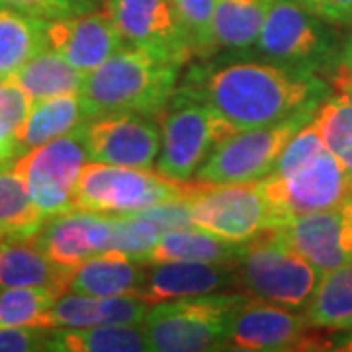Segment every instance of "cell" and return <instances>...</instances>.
Returning <instances> with one entry per match:
<instances>
[{
	"label": "cell",
	"mask_w": 352,
	"mask_h": 352,
	"mask_svg": "<svg viewBox=\"0 0 352 352\" xmlns=\"http://www.w3.org/2000/svg\"><path fill=\"white\" fill-rule=\"evenodd\" d=\"M321 85L311 76L278 65L241 61L214 71L204 98L235 131L272 126L305 106L317 104Z\"/></svg>",
	"instance_id": "cell-1"
},
{
	"label": "cell",
	"mask_w": 352,
	"mask_h": 352,
	"mask_svg": "<svg viewBox=\"0 0 352 352\" xmlns=\"http://www.w3.org/2000/svg\"><path fill=\"white\" fill-rule=\"evenodd\" d=\"M180 61L145 47H122L85 75L80 98L88 118L110 113L163 112L170 100Z\"/></svg>",
	"instance_id": "cell-2"
},
{
	"label": "cell",
	"mask_w": 352,
	"mask_h": 352,
	"mask_svg": "<svg viewBox=\"0 0 352 352\" xmlns=\"http://www.w3.org/2000/svg\"><path fill=\"white\" fill-rule=\"evenodd\" d=\"M237 288L251 298L284 307H303L321 272L296 251L278 227H268L241 243L235 258Z\"/></svg>",
	"instance_id": "cell-3"
},
{
	"label": "cell",
	"mask_w": 352,
	"mask_h": 352,
	"mask_svg": "<svg viewBox=\"0 0 352 352\" xmlns=\"http://www.w3.org/2000/svg\"><path fill=\"white\" fill-rule=\"evenodd\" d=\"M201 180H173L151 168L87 161L75 188V208L100 214H133L161 201L192 200Z\"/></svg>",
	"instance_id": "cell-4"
},
{
	"label": "cell",
	"mask_w": 352,
	"mask_h": 352,
	"mask_svg": "<svg viewBox=\"0 0 352 352\" xmlns=\"http://www.w3.org/2000/svg\"><path fill=\"white\" fill-rule=\"evenodd\" d=\"M245 292H217L200 298L155 303L143 331L155 352H200L226 346L229 323Z\"/></svg>",
	"instance_id": "cell-5"
},
{
	"label": "cell",
	"mask_w": 352,
	"mask_h": 352,
	"mask_svg": "<svg viewBox=\"0 0 352 352\" xmlns=\"http://www.w3.org/2000/svg\"><path fill=\"white\" fill-rule=\"evenodd\" d=\"M317 104L305 106L272 126L235 131L223 139L198 170V178L215 184L261 180L276 164L288 141L314 120Z\"/></svg>",
	"instance_id": "cell-6"
},
{
	"label": "cell",
	"mask_w": 352,
	"mask_h": 352,
	"mask_svg": "<svg viewBox=\"0 0 352 352\" xmlns=\"http://www.w3.org/2000/svg\"><path fill=\"white\" fill-rule=\"evenodd\" d=\"M82 126L28 149L12 163V170L22 178L30 198L45 217L76 210V180L88 161Z\"/></svg>",
	"instance_id": "cell-7"
},
{
	"label": "cell",
	"mask_w": 352,
	"mask_h": 352,
	"mask_svg": "<svg viewBox=\"0 0 352 352\" xmlns=\"http://www.w3.org/2000/svg\"><path fill=\"white\" fill-rule=\"evenodd\" d=\"M235 129L198 98H186L161 116V153L157 173L173 180H190L215 147Z\"/></svg>",
	"instance_id": "cell-8"
},
{
	"label": "cell",
	"mask_w": 352,
	"mask_h": 352,
	"mask_svg": "<svg viewBox=\"0 0 352 352\" xmlns=\"http://www.w3.org/2000/svg\"><path fill=\"white\" fill-rule=\"evenodd\" d=\"M192 223L229 243H245L268 227H278L272 204L263 180L215 184L201 180L198 194L190 200Z\"/></svg>",
	"instance_id": "cell-9"
},
{
	"label": "cell",
	"mask_w": 352,
	"mask_h": 352,
	"mask_svg": "<svg viewBox=\"0 0 352 352\" xmlns=\"http://www.w3.org/2000/svg\"><path fill=\"white\" fill-rule=\"evenodd\" d=\"M261 180L278 226L298 215L339 208L352 196V176L327 145L288 175H266Z\"/></svg>",
	"instance_id": "cell-10"
},
{
	"label": "cell",
	"mask_w": 352,
	"mask_h": 352,
	"mask_svg": "<svg viewBox=\"0 0 352 352\" xmlns=\"http://www.w3.org/2000/svg\"><path fill=\"white\" fill-rule=\"evenodd\" d=\"M315 327L303 314L245 296L233 311L223 349L249 352L311 351Z\"/></svg>",
	"instance_id": "cell-11"
},
{
	"label": "cell",
	"mask_w": 352,
	"mask_h": 352,
	"mask_svg": "<svg viewBox=\"0 0 352 352\" xmlns=\"http://www.w3.org/2000/svg\"><path fill=\"white\" fill-rule=\"evenodd\" d=\"M88 161L153 168L161 153V129L143 113H110L82 126Z\"/></svg>",
	"instance_id": "cell-12"
},
{
	"label": "cell",
	"mask_w": 352,
	"mask_h": 352,
	"mask_svg": "<svg viewBox=\"0 0 352 352\" xmlns=\"http://www.w3.org/2000/svg\"><path fill=\"white\" fill-rule=\"evenodd\" d=\"M104 14L131 45L163 53L180 63L192 53L170 0H106Z\"/></svg>",
	"instance_id": "cell-13"
},
{
	"label": "cell",
	"mask_w": 352,
	"mask_h": 352,
	"mask_svg": "<svg viewBox=\"0 0 352 352\" xmlns=\"http://www.w3.org/2000/svg\"><path fill=\"white\" fill-rule=\"evenodd\" d=\"M34 241L57 266L73 270L87 258L112 251V214L73 210L47 217Z\"/></svg>",
	"instance_id": "cell-14"
},
{
	"label": "cell",
	"mask_w": 352,
	"mask_h": 352,
	"mask_svg": "<svg viewBox=\"0 0 352 352\" xmlns=\"http://www.w3.org/2000/svg\"><path fill=\"white\" fill-rule=\"evenodd\" d=\"M261 53L286 61H309L327 50L317 16L302 0H272L256 39Z\"/></svg>",
	"instance_id": "cell-15"
},
{
	"label": "cell",
	"mask_w": 352,
	"mask_h": 352,
	"mask_svg": "<svg viewBox=\"0 0 352 352\" xmlns=\"http://www.w3.org/2000/svg\"><path fill=\"white\" fill-rule=\"evenodd\" d=\"M47 43L50 50L61 53L76 71L88 75L122 50L124 38L106 14L85 12L50 20Z\"/></svg>",
	"instance_id": "cell-16"
},
{
	"label": "cell",
	"mask_w": 352,
	"mask_h": 352,
	"mask_svg": "<svg viewBox=\"0 0 352 352\" xmlns=\"http://www.w3.org/2000/svg\"><path fill=\"white\" fill-rule=\"evenodd\" d=\"M237 288L235 261L229 263H155L147 266L141 300L163 303L184 298H200Z\"/></svg>",
	"instance_id": "cell-17"
},
{
	"label": "cell",
	"mask_w": 352,
	"mask_h": 352,
	"mask_svg": "<svg viewBox=\"0 0 352 352\" xmlns=\"http://www.w3.org/2000/svg\"><path fill=\"white\" fill-rule=\"evenodd\" d=\"M278 229L289 245L321 274L351 261V254L344 249V223L340 206L292 217L289 221L278 226Z\"/></svg>",
	"instance_id": "cell-18"
},
{
	"label": "cell",
	"mask_w": 352,
	"mask_h": 352,
	"mask_svg": "<svg viewBox=\"0 0 352 352\" xmlns=\"http://www.w3.org/2000/svg\"><path fill=\"white\" fill-rule=\"evenodd\" d=\"M151 303L141 298H96L76 292L61 294L50 309L51 329H87L96 325H143Z\"/></svg>",
	"instance_id": "cell-19"
},
{
	"label": "cell",
	"mask_w": 352,
	"mask_h": 352,
	"mask_svg": "<svg viewBox=\"0 0 352 352\" xmlns=\"http://www.w3.org/2000/svg\"><path fill=\"white\" fill-rule=\"evenodd\" d=\"M147 266L118 251L94 254L69 272L67 292L96 298H141Z\"/></svg>",
	"instance_id": "cell-20"
},
{
	"label": "cell",
	"mask_w": 352,
	"mask_h": 352,
	"mask_svg": "<svg viewBox=\"0 0 352 352\" xmlns=\"http://www.w3.org/2000/svg\"><path fill=\"white\" fill-rule=\"evenodd\" d=\"M69 272L53 263L34 237L0 243V289L53 286L67 292Z\"/></svg>",
	"instance_id": "cell-21"
},
{
	"label": "cell",
	"mask_w": 352,
	"mask_h": 352,
	"mask_svg": "<svg viewBox=\"0 0 352 352\" xmlns=\"http://www.w3.org/2000/svg\"><path fill=\"white\" fill-rule=\"evenodd\" d=\"M88 120L90 118L80 94H63L34 102L22 126L16 129V139L22 151H28L51 139L75 131L76 127L87 124Z\"/></svg>",
	"instance_id": "cell-22"
},
{
	"label": "cell",
	"mask_w": 352,
	"mask_h": 352,
	"mask_svg": "<svg viewBox=\"0 0 352 352\" xmlns=\"http://www.w3.org/2000/svg\"><path fill=\"white\" fill-rule=\"evenodd\" d=\"M241 245L215 237L200 227H182L164 231L153 247L145 264L155 263H229L239 254Z\"/></svg>",
	"instance_id": "cell-23"
},
{
	"label": "cell",
	"mask_w": 352,
	"mask_h": 352,
	"mask_svg": "<svg viewBox=\"0 0 352 352\" xmlns=\"http://www.w3.org/2000/svg\"><path fill=\"white\" fill-rule=\"evenodd\" d=\"M8 78L22 88L32 102L78 94L85 82V75L76 71L61 53L50 47L32 57Z\"/></svg>",
	"instance_id": "cell-24"
},
{
	"label": "cell",
	"mask_w": 352,
	"mask_h": 352,
	"mask_svg": "<svg viewBox=\"0 0 352 352\" xmlns=\"http://www.w3.org/2000/svg\"><path fill=\"white\" fill-rule=\"evenodd\" d=\"M47 24L50 20L0 6V76H12L32 57L50 47Z\"/></svg>",
	"instance_id": "cell-25"
},
{
	"label": "cell",
	"mask_w": 352,
	"mask_h": 352,
	"mask_svg": "<svg viewBox=\"0 0 352 352\" xmlns=\"http://www.w3.org/2000/svg\"><path fill=\"white\" fill-rule=\"evenodd\" d=\"M303 307V315L314 327L349 331L352 327V258L321 274L317 288Z\"/></svg>",
	"instance_id": "cell-26"
},
{
	"label": "cell",
	"mask_w": 352,
	"mask_h": 352,
	"mask_svg": "<svg viewBox=\"0 0 352 352\" xmlns=\"http://www.w3.org/2000/svg\"><path fill=\"white\" fill-rule=\"evenodd\" d=\"M47 351L59 352H145L149 340L143 325H96L55 329Z\"/></svg>",
	"instance_id": "cell-27"
},
{
	"label": "cell",
	"mask_w": 352,
	"mask_h": 352,
	"mask_svg": "<svg viewBox=\"0 0 352 352\" xmlns=\"http://www.w3.org/2000/svg\"><path fill=\"white\" fill-rule=\"evenodd\" d=\"M272 0H215L212 39L214 47L247 50L256 45Z\"/></svg>",
	"instance_id": "cell-28"
},
{
	"label": "cell",
	"mask_w": 352,
	"mask_h": 352,
	"mask_svg": "<svg viewBox=\"0 0 352 352\" xmlns=\"http://www.w3.org/2000/svg\"><path fill=\"white\" fill-rule=\"evenodd\" d=\"M45 215L38 210L25 190L22 178L12 168L0 170V243L30 239L45 223Z\"/></svg>",
	"instance_id": "cell-29"
},
{
	"label": "cell",
	"mask_w": 352,
	"mask_h": 352,
	"mask_svg": "<svg viewBox=\"0 0 352 352\" xmlns=\"http://www.w3.org/2000/svg\"><path fill=\"white\" fill-rule=\"evenodd\" d=\"M65 294L53 286L0 289V327H50V309Z\"/></svg>",
	"instance_id": "cell-30"
},
{
	"label": "cell",
	"mask_w": 352,
	"mask_h": 352,
	"mask_svg": "<svg viewBox=\"0 0 352 352\" xmlns=\"http://www.w3.org/2000/svg\"><path fill=\"white\" fill-rule=\"evenodd\" d=\"M314 126L321 133L331 151L352 176V106L344 102L327 100L314 113Z\"/></svg>",
	"instance_id": "cell-31"
},
{
	"label": "cell",
	"mask_w": 352,
	"mask_h": 352,
	"mask_svg": "<svg viewBox=\"0 0 352 352\" xmlns=\"http://www.w3.org/2000/svg\"><path fill=\"white\" fill-rule=\"evenodd\" d=\"M113 245L112 251L124 252L133 261L145 263L163 231L153 221L133 214H112Z\"/></svg>",
	"instance_id": "cell-32"
},
{
	"label": "cell",
	"mask_w": 352,
	"mask_h": 352,
	"mask_svg": "<svg viewBox=\"0 0 352 352\" xmlns=\"http://www.w3.org/2000/svg\"><path fill=\"white\" fill-rule=\"evenodd\" d=\"M176 18L190 51L214 50L212 20H214L215 0H170Z\"/></svg>",
	"instance_id": "cell-33"
},
{
	"label": "cell",
	"mask_w": 352,
	"mask_h": 352,
	"mask_svg": "<svg viewBox=\"0 0 352 352\" xmlns=\"http://www.w3.org/2000/svg\"><path fill=\"white\" fill-rule=\"evenodd\" d=\"M98 0H0L2 8L38 16L43 20H59L92 12Z\"/></svg>",
	"instance_id": "cell-34"
},
{
	"label": "cell",
	"mask_w": 352,
	"mask_h": 352,
	"mask_svg": "<svg viewBox=\"0 0 352 352\" xmlns=\"http://www.w3.org/2000/svg\"><path fill=\"white\" fill-rule=\"evenodd\" d=\"M133 215L145 217L153 221L161 231H170V229H182V227H192V204L188 198H176V200L161 201L157 206L145 208L141 212H133Z\"/></svg>",
	"instance_id": "cell-35"
},
{
	"label": "cell",
	"mask_w": 352,
	"mask_h": 352,
	"mask_svg": "<svg viewBox=\"0 0 352 352\" xmlns=\"http://www.w3.org/2000/svg\"><path fill=\"white\" fill-rule=\"evenodd\" d=\"M55 329L0 327V352L47 351Z\"/></svg>",
	"instance_id": "cell-36"
},
{
	"label": "cell",
	"mask_w": 352,
	"mask_h": 352,
	"mask_svg": "<svg viewBox=\"0 0 352 352\" xmlns=\"http://www.w3.org/2000/svg\"><path fill=\"white\" fill-rule=\"evenodd\" d=\"M32 104L34 102L30 100V96L10 78L0 85V122L14 133L22 126Z\"/></svg>",
	"instance_id": "cell-37"
},
{
	"label": "cell",
	"mask_w": 352,
	"mask_h": 352,
	"mask_svg": "<svg viewBox=\"0 0 352 352\" xmlns=\"http://www.w3.org/2000/svg\"><path fill=\"white\" fill-rule=\"evenodd\" d=\"M302 2L309 8V12H314L321 20L335 24L351 22L352 0H302Z\"/></svg>",
	"instance_id": "cell-38"
},
{
	"label": "cell",
	"mask_w": 352,
	"mask_h": 352,
	"mask_svg": "<svg viewBox=\"0 0 352 352\" xmlns=\"http://www.w3.org/2000/svg\"><path fill=\"white\" fill-rule=\"evenodd\" d=\"M331 88L337 100L352 106V55L335 69L331 78Z\"/></svg>",
	"instance_id": "cell-39"
},
{
	"label": "cell",
	"mask_w": 352,
	"mask_h": 352,
	"mask_svg": "<svg viewBox=\"0 0 352 352\" xmlns=\"http://www.w3.org/2000/svg\"><path fill=\"white\" fill-rule=\"evenodd\" d=\"M22 153L24 151H22V147H20V143L16 139V133L0 122V161L6 164H12Z\"/></svg>",
	"instance_id": "cell-40"
},
{
	"label": "cell",
	"mask_w": 352,
	"mask_h": 352,
	"mask_svg": "<svg viewBox=\"0 0 352 352\" xmlns=\"http://www.w3.org/2000/svg\"><path fill=\"white\" fill-rule=\"evenodd\" d=\"M342 210V223H344V249L352 258V196L344 204H340Z\"/></svg>",
	"instance_id": "cell-41"
},
{
	"label": "cell",
	"mask_w": 352,
	"mask_h": 352,
	"mask_svg": "<svg viewBox=\"0 0 352 352\" xmlns=\"http://www.w3.org/2000/svg\"><path fill=\"white\" fill-rule=\"evenodd\" d=\"M339 346H335V351H346V352H352V335L351 337H346V339H342L337 342Z\"/></svg>",
	"instance_id": "cell-42"
},
{
	"label": "cell",
	"mask_w": 352,
	"mask_h": 352,
	"mask_svg": "<svg viewBox=\"0 0 352 352\" xmlns=\"http://www.w3.org/2000/svg\"><path fill=\"white\" fill-rule=\"evenodd\" d=\"M8 166H10V164H6V163H2V161H0V170H2V168H8Z\"/></svg>",
	"instance_id": "cell-43"
},
{
	"label": "cell",
	"mask_w": 352,
	"mask_h": 352,
	"mask_svg": "<svg viewBox=\"0 0 352 352\" xmlns=\"http://www.w3.org/2000/svg\"><path fill=\"white\" fill-rule=\"evenodd\" d=\"M4 80H6V78H4V76H0V85H2V82H4Z\"/></svg>",
	"instance_id": "cell-44"
},
{
	"label": "cell",
	"mask_w": 352,
	"mask_h": 352,
	"mask_svg": "<svg viewBox=\"0 0 352 352\" xmlns=\"http://www.w3.org/2000/svg\"><path fill=\"white\" fill-rule=\"evenodd\" d=\"M351 24H352V16H351Z\"/></svg>",
	"instance_id": "cell-45"
},
{
	"label": "cell",
	"mask_w": 352,
	"mask_h": 352,
	"mask_svg": "<svg viewBox=\"0 0 352 352\" xmlns=\"http://www.w3.org/2000/svg\"><path fill=\"white\" fill-rule=\"evenodd\" d=\"M349 331H352V327H351V329H349Z\"/></svg>",
	"instance_id": "cell-46"
}]
</instances>
